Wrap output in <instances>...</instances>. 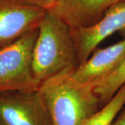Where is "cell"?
Returning a JSON list of instances; mask_svg holds the SVG:
<instances>
[{
  "mask_svg": "<svg viewBox=\"0 0 125 125\" xmlns=\"http://www.w3.org/2000/svg\"><path fill=\"white\" fill-rule=\"evenodd\" d=\"M111 125H125V105L118 113Z\"/></svg>",
  "mask_w": 125,
  "mask_h": 125,
  "instance_id": "obj_12",
  "label": "cell"
},
{
  "mask_svg": "<svg viewBox=\"0 0 125 125\" xmlns=\"http://www.w3.org/2000/svg\"><path fill=\"white\" fill-rule=\"evenodd\" d=\"M0 125H52L40 90L0 93Z\"/></svg>",
  "mask_w": 125,
  "mask_h": 125,
  "instance_id": "obj_4",
  "label": "cell"
},
{
  "mask_svg": "<svg viewBox=\"0 0 125 125\" xmlns=\"http://www.w3.org/2000/svg\"><path fill=\"white\" fill-rule=\"evenodd\" d=\"M125 58V37L104 49H94L85 62L68 74L73 81L94 87L100 81L110 75Z\"/></svg>",
  "mask_w": 125,
  "mask_h": 125,
  "instance_id": "obj_7",
  "label": "cell"
},
{
  "mask_svg": "<svg viewBox=\"0 0 125 125\" xmlns=\"http://www.w3.org/2000/svg\"><path fill=\"white\" fill-rule=\"evenodd\" d=\"M47 12L15 0H0V49L38 29Z\"/></svg>",
  "mask_w": 125,
  "mask_h": 125,
  "instance_id": "obj_5",
  "label": "cell"
},
{
  "mask_svg": "<svg viewBox=\"0 0 125 125\" xmlns=\"http://www.w3.org/2000/svg\"><path fill=\"white\" fill-rule=\"evenodd\" d=\"M125 105V83L112 99L83 125H111Z\"/></svg>",
  "mask_w": 125,
  "mask_h": 125,
  "instance_id": "obj_9",
  "label": "cell"
},
{
  "mask_svg": "<svg viewBox=\"0 0 125 125\" xmlns=\"http://www.w3.org/2000/svg\"><path fill=\"white\" fill-rule=\"evenodd\" d=\"M24 4L33 6L49 11L55 6L58 0H15Z\"/></svg>",
  "mask_w": 125,
  "mask_h": 125,
  "instance_id": "obj_11",
  "label": "cell"
},
{
  "mask_svg": "<svg viewBox=\"0 0 125 125\" xmlns=\"http://www.w3.org/2000/svg\"><path fill=\"white\" fill-rule=\"evenodd\" d=\"M38 35V28L0 49V93L39 90L41 83L36 79L32 66Z\"/></svg>",
  "mask_w": 125,
  "mask_h": 125,
  "instance_id": "obj_3",
  "label": "cell"
},
{
  "mask_svg": "<svg viewBox=\"0 0 125 125\" xmlns=\"http://www.w3.org/2000/svg\"><path fill=\"white\" fill-rule=\"evenodd\" d=\"M117 31L125 37V1L111 6L93 26L72 29L79 65L89 58L103 40Z\"/></svg>",
  "mask_w": 125,
  "mask_h": 125,
  "instance_id": "obj_6",
  "label": "cell"
},
{
  "mask_svg": "<svg viewBox=\"0 0 125 125\" xmlns=\"http://www.w3.org/2000/svg\"><path fill=\"white\" fill-rule=\"evenodd\" d=\"M93 85L73 81L68 74L42 83L39 90L52 125H83L103 107Z\"/></svg>",
  "mask_w": 125,
  "mask_h": 125,
  "instance_id": "obj_2",
  "label": "cell"
},
{
  "mask_svg": "<svg viewBox=\"0 0 125 125\" xmlns=\"http://www.w3.org/2000/svg\"><path fill=\"white\" fill-rule=\"evenodd\" d=\"M125 0H58L49 12L72 29L91 27L113 5Z\"/></svg>",
  "mask_w": 125,
  "mask_h": 125,
  "instance_id": "obj_8",
  "label": "cell"
},
{
  "mask_svg": "<svg viewBox=\"0 0 125 125\" xmlns=\"http://www.w3.org/2000/svg\"><path fill=\"white\" fill-rule=\"evenodd\" d=\"M79 65L72 28L47 11L38 27L33 51L32 66L42 84L54 77L70 74Z\"/></svg>",
  "mask_w": 125,
  "mask_h": 125,
  "instance_id": "obj_1",
  "label": "cell"
},
{
  "mask_svg": "<svg viewBox=\"0 0 125 125\" xmlns=\"http://www.w3.org/2000/svg\"><path fill=\"white\" fill-rule=\"evenodd\" d=\"M125 83V58L110 75L94 85V93L104 106Z\"/></svg>",
  "mask_w": 125,
  "mask_h": 125,
  "instance_id": "obj_10",
  "label": "cell"
}]
</instances>
